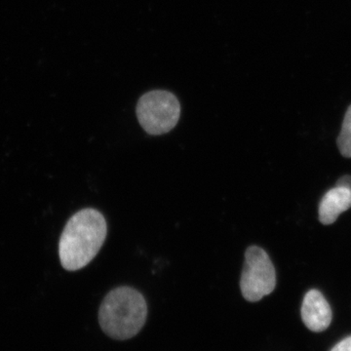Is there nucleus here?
I'll list each match as a JSON object with an SVG mask.
<instances>
[{"label": "nucleus", "mask_w": 351, "mask_h": 351, "mask_svg": "<svg viewBox=\"0 0 351 351\" xmlns=\"http://www.w3.org/2000/svg\"><path fill=\"white\" fill-rule=\"evenodd\" d=\"M107 233V221L97 210L88 208L73 215L60 239L59 256L64 269L75 271L86 267L101 250Z\"/></svg>", "instance_id": "f257e3e1"}, {"label": "nucleus", "mask_w": 351, "mask_h": 351, "mask_svg": "<svg viewBox=\"0 0 351 351\" xmlns=\"http://www.w3.org/2000/svg\"><path fill=\"white\" fill-rule=\"evenodd\" d=\"M147 317L145 298L131 287L113 289L106 295L99 311L101 330L119 341L135 337L144 327Z\"/></svg>", "instance_id": "f03ea898"}, {"label": "nucleus", "mask_w": 351, "mask_h": 351, "mask_svg": "<svg viewBox=\"0 0 351 351\" xmlns=\"http://www.w3.org/2000/svg\"><path fill=\"white\" fill-rule=\"evenodd\" d=\"M181 115V106L174 94L162 90L149 92L138 101L137 117L149 135L158 136L172 130Z\"/></svg>", "instance_id": "7ed1b4c3"}, {"label": "nucleus", "mask_w": 351, "mask_h": 351, "mask_svg": "<svg viewBox=\"0 0 351 351\" xmlns=\"http://www.w3.org/2000/svg\"><path fill=\"white\" fill-rule=\"evenodd\" d=\"M276 286V274L274 263L267 252L258 246H251L245 252L240 288L246 301H261L271 294Z\"/></svg>", "instance_id": "20e7f679"}, {"label": "nucleus", "mask_w": 351, "mask_h": 351, "mask_svg": "<svg viewBox=\"0 0 351 351\" xmlns=\"http://www.w3.org/2000/svg\"><path fill=\"white\" fill-rule=\"evenodd\" d=\"M332 317L331 307L319 291L307 292L302 306V318L306 326L313 332L324 331L331 324Z\"/></svg>", "instance_id": "39448f33"}, {"label": "nucleus", "mask_w": 351, "mask_h": 351, "mask_svg": "<svg viewBox=\"0 0 351 351\" xmlns=\"http://www.w3.org/2000/svg\"><path fill=\"white\" fill-rule=\"evenodd\" d=\"M351 207V189L336 188L330 189L323 196L319 204V221L323 225H332L339 215Z\"/></svg>", "instance_id": "423d86ee"}, {"label": "nucleus", "mask_w": 351, "mask_h": 351, "mask_svg": "<svg viewBox=\"0 0 351 351\" xmlns=\"http://www.w3.org/2000/svg\"><path fill=\"white\" fill-rule=\"evenodd\" d=\"M339 152L345 157L351 158V106L346 110L341 133L338 138Z\"/></svg>", "instance_id": "0eeeda50"}, {"label": "nucleus", "mask_w": 351, "mask_h": 351, "mask_svg": "<svg viewBox=\"0 0 351 351\" xmlns=\"http://www.w3.org/2000/svg\"><path fill=\"white\" fill-rule=\"evenodd\" d=\"M331 351H351V337H348L334 346Z\"/></svg>", "instance_id": "6e6552de"}, {"label": "nucleus", "mask_w": 351, "mask_h": 351, "mask_svg": "<svg viewBox=\"0 0 351 351\" xmlns=\"http://www.w3.org/2000/svg\"><path fill=\"white\" fill-rule=\"evenodd\" d=\"M337 186H339V188L351 189L350 176H343V177H341V179L339 180Z\"/></svg>", "instance_id": "1a4fd4ad"}]
</instances>
